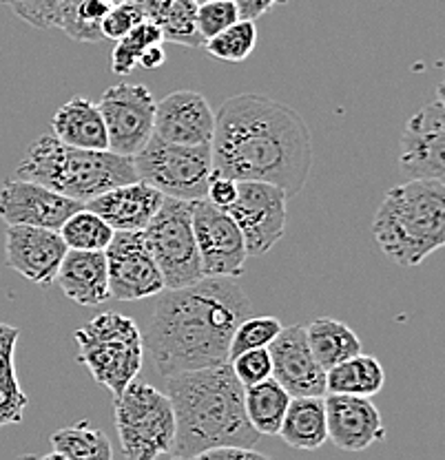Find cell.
<instances>
[{
	"mask_svg": "<svg viewBox=\"0 0 445 460\" xmlns=\"http://www.w3.org/2000/svg\"><path fill=\"white\" fill-rule=\"evenodd\" d=\"M281 323L275 316H251L239 321L236 328V334H233L231 349H228V361L237 354L246 352V349L255 348H268L272 339L280 334Z\"/></svg>",
	"mask_w": 445,
	"mask_h": 460,
	"instance_id": "cell-34",
	"label": "cell"
},
{
	"mask_svg": "<svg viewBox=\"0 0 445 460\" xmlns=\"http://www.w3.org/2000/svg\"><path fill=\"white\" fill-rule=\"evenodd\" d=\"M116 429L127 460L169 456L175 440V414L166 392L133 381L116 396Z\"/></svg>",
	"mask_w": 445,
	"mask_h": 460,
	"instance_id": "cell-7",
	"label": "cell"
},
{
	"mask_svg": "<svg viewBox=\"0 0 445 460\" xmlns=\"http://www.w3.org/2000/svg\"><path fill=\"white\" fill-rule=\"evenodd\" d=\"M237 198V180L227 175H219V172H210L209 189H207V199L210 204L219 206V208H228Z\"/></svg>",
	"mask_w": 445,
	"mask_h": 460,
	"instance_id": "cell-39",
	"label": "cell"
},
{
	"mask_svg": "<svg viewBox=\"0 0 445 460\" xmlns=\"http://www.w3.org/2000/svg\"><path fill=\"white\" fill-rule=\"evenodd\" d=\"M193 206L195 201L165 195L160 210L145 228L147 243L166 288L189 286L204 277L193 230Z\"/></svg>",
	"mask_w": 445,
	"mask_h": 460,
	"instance_id": "cell-9",
	"label": "cell"
},
{
	"mask_svg": "<svg viewBox=\"0 0 445 460\" xmlns=\"http://www.w3.org/2000/svg\"><path fill=\"white\" fill-rule=\"evenodd\" d=\"M293 396L286 392L277 378L268 376L255 385L244 387V407L251 425L260 431L262 436L280 434L281 420H284L286 410Z\"/></svg>",
	"mask_w": 445,
	"mask_h": 460,
	"instance_id": "cell-27",
	"label": "cell"
},
{
	"mask_svg": "<svg viewBox=\"0 0 445 460\" xmlns=\"http://www.w3.org/2000/svg\"><path fill=\"white\" fill-rule=\"evenodd\" d=\"M193 230L202 259L204 277H233L239 279L246 270V242L236 219L209 199L195 201Z\"/></svg>",
	"mask_w": 445,
	"mask_h": 460,
	"instance_id": "cell-13",
	"label": "cell"
},
{
	"mask_svg": "<svg viewBox=\"0 0 445 460\" xmlns=\"http://www.w3.org/2000/svg\"><path fill=\"white\" fill-rule=\"evenodd\" d=\"M51 131L58 140L80 148L104 151L109 148L107 127L100 107L87 98H74L65 102L51 118Z\"/></svg>",
	"mask_w": 445,
	"mask_h": 460,
	"instance_id": "cell-22",
	"label": "cell"
},
{
	"mask_svg": "<svg viewBox=\"0 0 445 460\" xmlns=\"http://www.w3.org/2000/svg\"><path fill=\"white\" fill-rule=\"evenodd\" d=\"M306 339H308L315 358L326 372L337 363L361 352V341H359L355 330L343 323V321L333 319V316L315 319L306 328Z\"/></svg>",
	"mask_w": 445,
	"mask_h": 460,
	"instance_id": "cell-25",
	"label": "cell"
},
{
	"mask_svg": "<svg viewBox=\"0 0 445 460\" xmlns=\"http://www.w3.org/2000/svg\"><path fill=\"white\" fill-rule=\"evenodd\" d=\"M142 332L145 349L162 376L228 363L233 334L251 314V301L233 277H202L160 292Z\"/></svg>",
	"mask_w": 445,
	"mask_h": 460,
	"instance_id": "cell-2",
	"label": "cell"
},
{
	"mask_svg": "<svg viewBox=\"0 0 445 460\" xmlns=\"http://www.w3.org/2000/svg\"><path fill=\"white\" fill-rule=\"evenodd\" d=\"M195 12H198L195 0H174L166 16L157 22L162 29V36H165V42H175V45L193 47V49L204 47V38L198 29Z\"/></svg>",
	"mask_w": 445,
	"mask_h": 460,
	"instance_id": "cell-33",
	"label": "cell"
},
{
	"mask_svg": "<svg viewBox=\"0 0 445 460\" xmlns=\"http://www.w3.org/2000/svg\"><path fill=\"white\" fill-rule=\"evenodd\" d=\"M272 361V378L286 387L290 396L326 394V370L319 366L306 339V328L289 325L268 345Z\"/></svg>",
	"mask_w": 445,
	"mask_h": 460,
	"instance_id": "cell-17",
	"label": "cell"
},
{
	"mask_svg": "<svg viewBox=\"0 0 445 460\" xmlns=\"http://www.w3.org/2000/svg\"><path fill=\"white\" fill-rule=\"evenodd\" d=\"M56 284L78 305H100L111 299L104 251H67Z\"/></svg>",
	"mask_w": 445,
	"mask_h": 460,
	"instance_id": "cell-21",
	"label": "cell"
},
{
	"mask_svg": "<svg viewBox=\"0 0 445 460\" xmlns=\"http://www.w3.org/2000/svg\"><path fill=\"white\" fill-rule=\"evenodd\" d=\"M16 177L38 181L56 193L83 201L98 198L113 186L138 180L133 157L109 151L71 146L51 136L38 137L27 148Z\"/></svg>",
	"mask_w": 445,
	"mask_h": 460,
	"instance_id": "cell-5",
	"label": "cell"
},
{
	"mask_svg": "<svg viewBox=\"0 0 445 460\" xmlns=\"http://www.w3.org/2000/svg\"><path fill=\"white\" fill-rule=\"evenodd\" d=\"M18 337L21 330L9 323H0V428L21 423L30 405L13 363Z\"/></svg>",
	"mask_w": 445,
	"mask_h": 460,
	"instance_id": "cell-24",
	"label": "cell"
},
{
	"mask_svg": "<svg viewBox=\"0 0 445 460\" xmlns=\"http://www.w3.org/2000/svg\"><path fill=\"white\" fill-rule=\"evenodd\" d=\"M328 440L343 452H363L386 438V425L379 410L368 396L324 394Z\"/></svg>",
	"mask_w": 445,
	"mask_h": 460,
	"instance_id": "cell-18",
	"label": "cell"
},
{
	"mask_svg": "<svg viewBox=\"0 0 445 460\" xmlns=\"http://www.w3.org/2000/svg\"><path fill=\"white\" fill-rule=\"evenodd\" d=\"M156 98L145 84H113L100 98L98 107L109 136V151L133 157L153 136Z\"/></svg>",
	"mask_w": 445,
	"mask_h": 460,
	"instance_id": "cell-12",
	"label": "cell"
},
{
	"mask_svg": "<svg viewBox=\"0 0 445 460\" xmlns=\"http://www.w3.org/2000/svg\"><path fill=\"white\" fill-rule=\"evenodd\" d=\"M78 361L98 385L116 396L138 378L145 363V339L131 316L102 313L74 332Z\"/></svg>",
	"mask_w": 445,
	"mask_h": 460,
	"instance_id": "cell-6",
	"label": "cell"
},
{
	"mask_svg": "<svg viewBox=\"0 0 445 460\" xmlns=\"http://www.w3.org/2000/svg\"><path fill=\"white\" fill-rule=\"evenodd\" d=\"M237 4L239 18H246V21H257V18L264 16L266 12H271L275 4L284 3V0H233Z\"/></svg>",
	"mask_w": 445,
	"mask_h": 460,
	"instance_id": "cell-41",
	"label": "cell"
},
{
	"mask_svg": "<svg viewBox=\"0 0 445 460\" xmlns=\"http://www.w3.org/2000/svg\"><path fill=\"white\" fill-rule=\"evenodd\" d=\"M213 172L268 181L299 195L315 162L313 133L289 104L260 93H237L215 113Z\"/></svg>",
	"mask_w": 445,
	"mask_h": 460,
	"instance_id": "cell-1",
	"label": "cell"
},
{
	"mask_svg": "<svg viewBox=\"0 0 445 460\" xmlns=\"http://www.w3.org/2000/svg\"><path fill=\"white\" fill-rule=\"evenodd\" d=\"M372 234L396 266H419L445 248V186L410 177L387 190L372 219Z\"/></svg>",
	"mask_w": 445,
	"mask_h": 460,
	"instance_id": "cell-4",
	"label": "cell"
},
{
	"mask_svg": "<svg viewBox=\"0 0 445 460\" xmlns=\"http://www.w3.org/2000/svg\"><path fill=\"white\" fill-rule=\"evenodd\" d=\"M140 21H145V13L136 3H131V0H113L111 9H109L102 21L104 40H120Z\"/></svg>",
	"mask_w": 445,
	"mask_h": 460,
	"instance_id": "cell-37",
	"label": "cell"
},
{
	"mask_svg": "<svg viewBox=\"0 0 445 460\" xmlns=\"http://www.w3.org/2000/svg\"><path fill=\"white\" fill-rule=\"evenodd\" d=\"M138 180L147 181L166 198L207 199L213 153L209 144H175L153 133L142 151L133 155Z\"/></svg>",
	"mask_w": 445,
	"mask_h": 460,
	"instance_id": "cell-8",
	"label": "cell"
},
{
	"mask_svg": "<svg viewBox=\"0 0 445 460\" xmlns=\"http://www.w3.org/2000/svg\"><path fill=\"white\" fill-rule=\"evenodd\" d=\"M83 201L56 193L38 181L12 177L0 186V219L4 224L60 230L69 215L83 208Z\"/></svg>",
	"mask_w": 445,
	"mask_h": 460,
	"instance_id": "cell-15",
	"label": "cell"
},
{
	"mask_svg": "<svg viewBox=\"0 0 445 460\" xmlns=\"http://www.w3.org/2000/svg\"><path fill=\"white\" fill-rule=\"evenodd\" d=\"M165 195L142 180L127 181L89 199L87 208L98 213L113 230H145L160 210Z\"/></svg>",
	"mask_w": 445,
	"mask_h": 460,
	"instance_id": "cell-20",
	"label": "cell"
},
{
	"mask_svg": "<svg viewBox=\"0 0 445 460\" xmlns=\"http://www.w3.org/2000/svg\"><path fill=\"white\" fill-rule=\"evenodd\" d=\"M386 385V370L370 354H355L326 372V390L334 394H355L372 399Z\"/></svg>",
	"mask_w": 445,
	"mask_h": 460,
	"instance_id": "cell-26",
	"label": "cell"
},
{
	"mask_svg": "<svg viewBox=\"0 0 445 460\" xmlns=\"http://www.w3.org/2000/svg\"><path fill=\"white\" fill-rule=\"evenodd\" d=\"M165 60H166L165 47H162V45H153V47H148L145 54H142L140 66H145V69L153 71V69H157V66L165 65Z\"/></svg>",
	"mask_w": 445,
	"mask_h": 460,
	"instance_id": "cell-42",
	"label": "cell"
},
{
	"mask_svg": "<svg viewBox=\"0 0 445 460\" xmlns=\"http://www.w3.org/2000/svg\"><path fill=\"white\" fill-rule=\"evenodd\" d=\"M113 230L98 213L83 206L67 217L60 234L71 251H104L113 239Z\"/></svg>",
	"mask_w": 445,
	"mask_h": 460,
	"instance_id": "cell-30",
	"label": "cell"
},
{
	"mask_svg": "<svg viewBox=\"0 0 445 460\" xmlns=\"http://www.w3.org/2000/svg\"><path fill=\"white\" fill-rule=\"evenodd\" d=\"M228 363H231L233 372H236V376L244 387L255 385V383L272 376V361L268 348L246 349V352L233 357Z\"/></svg>",
	"mask_w": 445,
	"mask_h": 460,
	"instance_id": "cell-36",
	"label": "cell"
},
{
	"mask_svg": "<svg viewBox=\"0 0 445 460\" xmlns=\"http://www.w3.org/2000/svg\"><path fill=\"white\" fill-rule=\"evenodd\" d=\"M195 3H198V4H202V3H209V0H195Z\"/></svg>",
	"mask_w": 445,
	"mask_h": 460,
	"instance_id": "cell-44",
	"label": "cell"
},
{
	"mask_svg": "<svg viewBox=\"0 0 445 460\" xmlns=\"http://www.w3.org/2000/svg\"><path fill=\"white\" fill-rule=\"evenodd\" d=\"M162 42H165V36H162L160 25L148 21V18L140 21L127 36L116 40V49H113L111 56L113 74L129 75L138 65H140V58L148 47L162 45Z\"/></svg>",
	"mask_w": 445,
	"mask_h": 460,
	"instance_id": "cell-31",
	"label": "cell"
},
{
	"mask_svg": "<svg viewBox=\"0 0 445 460\" xmlns=\"http://www.w3.org/2000/svg\"><path fill=\"white\" fill-rule=\"evenodd\" d=\"M51 452L47 460H111L113 449L102 429L91 428L87 420L67 425L49 438Z\"/></svg>",
	"mask_w": 445,
	"mask_h": 460,
	"instance_id": "cell-29",
	"label": "cell"
},
{
	"mask_svg": "<svg viewBox=\"0 0 445 460\" xmlns=\"http://www.w3.org/2000/svg\"><path fill=\"white\" fill-rule=\"evenodd\" d=\"M284 189L268 181H237V198L227 210L242 230L248 257H262L281 242L286 233Z\"/></svg>",
	"mask_w": 445,
	"mask_h": 460,
	"instance_id": "cell-10",
	"label": "cell"
},
{
	"mask_svg": "<svg viewBox=\"0 0 445 460\" xmlns=\"http://www.w3.org/2000/svg\"><path fill=\"white\" fill-rule=\"evenodd\" d=\"M399 169L405 177L441 181L445 186V104H425L404 128L399 142Z\"/></svg>",
	"mask_w": 445,
	"mask_h": 460,
	"instance_id": "cell-14",
	"label": "cell"
},
{
	"mask_svg": "<svg viewBox=\"0 0 445 460\" xmlns=\"http://www.w3.org/2000/svg\"><path fill=\"white\" fill-rule=\"evenodd\" d=\"M200 460H219V458H266L255 447H242V445H219V447L207 449L198 456Z\"/></svg>",
	"mask_w": 445,
	"mask_h": 460,
	"instance_id": "cell-40",
	"label": "cell"
},
{
	"mask_svg": "<svg viewBox=\"0 0 445 460\" xmlns=\"http://www.w3.org/2000/svg\"><path fill=\"white\" fill-rule=\"evenodd\" d=\"M257 45V27L255 21L239 18L231 27L215 33L204 42V49L210 58H218L224 62H244L255 51Z\"/></svg>",
	"mask_w": 445,
	"mask_h": 460,
	"instance_id": "cell-32",
	"label": "cell"
},
{
	"mask_svg": "<svg viewBox=\"0 0 445 460\" xmlns=\"http://www.w3.org/2000/svg\"><path fill=\"white\" fill-rule=\"evenodd\" d=\"M111 299L140 301L165 290V277L153 259L145 230H116L104 248Z\"/></svg>",
	"mask_w": 445,
	"mask_h": 460,
	"instance_id": "cell-11",
	"label": "cell"
},
{
	"mask_svg": "<svg viewBox=\"0 0 445 460\" xmlns=\"http://www.w3.org/2000/svg\"><path fill=\"white\" fill-rule=\"evenodd\" d=\"M437 100H439V102L445 104V80L437 86Z\"/></svg>",
	"mask_w": 445,
	"mask_h": 460,
	"instance_id": "cell-43",
	"label": "cell"
},
{
	"mask_svg": "<svg viewBox=\"0 0 445 460\" xmlns=\"http://www.w3.org/2000/svg\"><path fill=\"white\" fill-rule=\"evenodd\" d=\"M215 113L209 100L193 89H180L156 104L153 133L175 144H209Z\"/></svg>",
	"mask_w": 445,
	"mask_h": 460,
	"instance_id": "cell-19",
	"label": "cell"
},
{
	"mask_svg": "<svg viewBox=\"0 0 445 460\" xmlns=\"http://www.w3.org/2000/svg\"><path fill=\"white\" fill-rule=\"evenodd\" d=\"M195 21H198L200 33H202L204 42H207L215 33L224 31V29L239 21L237 4L233 0H209V3L198 4Z\"/></svg>",
	"mask_w": 445,
	"mask_h": 460,
	"instance_id": "cell-35",
	"label": "cell"
},
{
	"mask_svg": "<svg viewBox=\"0 0 445 460\" xmlns=\"http://www.w3.org/2000/svg\"><path fill=\"white\" fill-rule=\"evenodd\" d=\"M277 436L293 449L315 452L322 447L328 440L324 396H293Z\"/></svg>",
	"mask_w": 445,
	"mask_h": 460,
	"instance_id": "cell-23",
	"label": "cell"
},
{
	"mask_svg": "<svg viewBox=\"0 0 445 460\" xmlns=\"http://www.w3.org/2000/svg\"><path fill=\"white\" fill-rule=\"evenodd\" d=\"M113 0H54V27L71 40L100 42L102 21Z\"/></svg>",
	"mask_w": 445,
	"mask_h": 460,
	"instance_id": "cell-28",
	"label": "cell"
},
{
	"mask_svg": "<svg viewBox=\"0 0 445 460\" xmlns=\"http://www.w3.org/2000/svg\"><path fill=\"white\" fill-rule=\"evenodd\" d=\"M175 414V440L169 456L198 458L219 445L255 447L262 434L244 407V385L231 363L166 376Z\"/></svg>",
	"mask_w": 445,
	"mask_h": 460,
	"instance_id": "cell-3",
	"label": "cell"
},
{
	"mask_svg": "<svg viewBox=\"0 0 445 460\" xmlns=\"http://www.w3.org/2000/svg\"><path fill=\"white\" fill-rule=\"evenodd\" d=\"M67 243L60 230L9 224L4 230V259L12 270L38 286H51L58 275Z\"/></svg>",
	"mask_w": 445,
	"mask_h": 460,
	"instance_id": "cell-16",
	"label": "cell"
},
{
	"mask_svg": "<svg viewBox=\"0 0 445 460\" xmlns=\"http://www.w3.org/2000/svg\"><path fill=\"white\" fill-rule=\"evenodd\" d=\"M27 25L38 29L54 27V0H0Z\"/></svg>",
	"mask_w": 445,
	"mask_h": 460,
	"instance_id": "cell-38",
	"label": "cell"
}]
</instances>
